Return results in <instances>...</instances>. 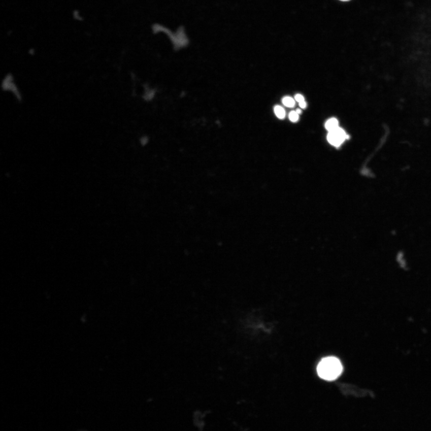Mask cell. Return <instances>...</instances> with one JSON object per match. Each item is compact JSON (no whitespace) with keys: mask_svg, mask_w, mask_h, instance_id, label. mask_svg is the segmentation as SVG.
<instances>
[{"mask_svg":"<svg viewBox=\"0 0 431 431\" xmlns=\"http://www.w3.org/2000/svg\"><path fill=\"white\" fill-rule=\"evenodd\" d=\"M343 370L340 360L336 357L329 356L320 360L317 366V372L320 378L333 381L338 378L342 373Z\"/></svg>","mask_w":431,"mask_h":431,"instance_id":"obj_1","label":"cell"},{"mask_svg":"<svg viewBox=\"0 0 431 431\" xmlns=\"http://www.w3.org/2000/svg\"><path fill=\"white\" fill-rule=\"evenodd\" d=\"M349 136L346 135V133L342 128H338L330 131L327 136L328 142L330 145L339 148L342 144L345 142L346 139H349Z\"/></svg>","mask_w":431,"mask_h":431,"instance_id":"obj_2","label":"cell"},{"mask_svg":"<svg viewBox=\"0 0 431 431\" xmlns=\"http://www.w3.org/2000/svg\"><path fill=\"white\" fill-rule=\"evenodd\" d=\"M338 127H339V121L336 118L330 119L325 123V128L329 132L333 131Z\"/></svg>","mask_w":431,"mask_h":431,"instance_id":"obj_3","label":"cell"},{"mask_svg":"<svg viewBox=\"0 0 431 431\" xmlns=\"http://www.w3.org/2000/svg\"><path fill=\"white\" fill-rule=\"evenodd\" d=\"M275 113L277 118L280 119H282L285 117V110L281 106H276L275 108Z\"/></svg>","mask_w":431,"mask_h":431,"instance_id":"obj_4","label":"cell"},{"mask_svg":"<svg viewBox=\"0 0 431 431\" xmlns=\"http://www.w3.org/2000/svg\"><path fill=\"white\" fill-rule=\"evenodd\" d=\"M282 102L284 105L290 108H293L295 105V100L290 96H286V97L283 98Z\"/></svg>","mask_w":431,"mask_h":431,"instance_id":"obj_5","label":"cell"},{"mask_svg":"<svg viewBox=\"0 0 431 431\" xmlns=\"http://www.w3.org/2000/svg\"><path fill=\"white\" fill-rule=\"evenodd\" d=\"M289 118L290 121L295 122L299 121V115L296 111H292L289 113Z\"/></svg>","mask_w":431,"mask_h":431,"instance_id":"obj_6","label":"cell"},{"mask_svg":"<svg viewBox=\"0 0 431 431\" xmlns=\"http://www.w3.org/2000/svg\"><path fill=\"white\" fill-rule=\"evenodd\" d=\"M295 99L296 101L297 102H299V103L305 102V98H304V96L302 95H300V94L296 95L295 96Z\"/></svg>","mask_w":431,"mask_h":431,"instance_id":"obj_7","label":"cell"},{"mask_svg":"<svg viewBox=\"0 0 431 431\" xmlns=\"http://www.w3.org/2000/svg\"><path fill=\"white\" fill-rule=\"evenodd\" d=\"M299 105L301 108L305 109L307 106V104L306 102H304L303 103H299Z\"/></svg>","mask_w":431,"mask_h":431,"instance_id":"obj_8","label":"cell"},{"mask_svg":"<svg viewBox=\"0 0 431 431\" xmlns=\"http://www.w3.org/2000/svg\"><path fill=\"white\" fill-rule=\"evenodd\" d=\"M296 112H297V113H298L299 115H300L301 113H302V110H301L300 109H297L296 110Z\"/></svg>","mask_w":431,"mask_h":431,"instance_id":"obj_9","label":"cell"},{"mask_svg":"<svg viewBox=\"0 0 431 431\" xmlns=\"http://www.w3.org/2000/svg\"><path fill=\"white\" fill-rule=\"evenodd\" d=\"M342 1H347V0H342Z\"/></svg>","mask_w":431,"mask_h":431,"instance_id":"obj_10","label":"cell"}]
</instances>
